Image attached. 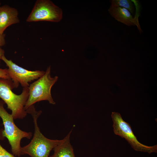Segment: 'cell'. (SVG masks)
<instances>
[{"mask_svg":"<svg viewBox=\"0 0 157 157\" xmlns=\"http://www.w3.org/2000/svg\"><path fill=\"white\" fill-rule=\"evenodd\" d=\"M1 6V2H0V8Z\"/></svg>","mask_w":157,"mask_h":157,"instance_id":"2e32d148","label":"cell"},{"mask_svg":"<svg viewBox=\"0 0 157 157\" xmlns=\"http://www.w3.org/2000/svg\"><path fill=\"white\" fill-rule=\"evenodd\" d=\"M51 66L48 67L42 76L29 85L28 98L25 106L26 110L36 103L41 101H47L50 104H56L51 96V89L58 81V77H51Z\"/></svg>","mask_w":157,"mask_h":157,"instance_id":"3957f363","label":"cell"},{"mask_svg":"<svg viewBox=\"0 0 157 157\" xmlns=\"http://www.w3.org/2000/svg\"><path fill=\"white\" fill-rule=\"evenodd\" d=\"M13 88L11 79H0V98L7 105L11 111L14 119H23L27 113L25 106L29 96L28 87L23 88L21 93L17 95L12 90Z\"/></svg>","mask_w":157,"mask_h":157,"instance_id":"7a4b0ae2","label":"cell"},{"mask_svg":"<svg viewBox=\"0 0 157 157\" xmlns=\"http://www.w3.org/2000/svg\"><path fill=\"white\" fill-rule=\"evenodd\" d=\"M10 79L9 76L7 69H2L0 68V79Z\"/></svg>","mask_w":157,"mask_h":157,"instance_id":"4fadbf2b","label":"cell"},{"mask_svg":"<svg viewBox=\"0 0 157 157\" xmlns=\"http://www.w3.org/2000/svg\"><path fill=\"white\" fill-rule=\"evenodd\" d=\"M72 131L53 150L54 154L49 157H75L73 147L70 143V138Z\"/></svg>","mask_w":157,"mask_h":157,"instance_id":"30bf717a","label":"cell"},{"mask_svg":"<svg viewBox=\"0 0 157 157\" xmlns=\"http://www.w3.org/2000/svg\"><path fill=\"white\" fill-rule=\"evenodd\" d=\"M108 11L111 16L117 21L128 26H137L139 29H141L138 20L133 17L126 9L110 6Z\"/></svg>","mask_w":157,"mask_h":157,"instance_id":"9c48e42d","label":"cell"},{"mask_svg":"<svg viewBox=\"0 0 157 157\" xmlns=\"http://www.w3.org/2000/svg\"><path fill=\"white\" fill-rule=\"evenodd\" d=\"M26 111L33 117L34 132L30 142L22 147L21 154H28L31 157H49L51 151L60 143L61 140L48 139L41 133L37 123V119L42 113L41 111H36L33 105L27 109Z\"/></svg>","mask_w":157,"mask_h":157,"instance_id":"6da1fadb","label":"cell"},{"mask_svg":"<svg viewBox=\"0 0 157 157\" xmlns=\"http://www.w3.org/2000/svg\"><path fill=\"white\" fill-rule=\"evenodd\" d=\"M0 157H15L14 155L7 151L0 144Z\"/></svg>","mask_w":157,"mask_h":157,"instance_id":"7c38bea8","label":"cell"},{"mask_svg":"<svg viewBox=\"0 0 157 157\" xmlns=\"http://www.w3.org/2000/svg\"><path fill=\"white\" fill-rule=\"evenodd\" d=\"M19 13L15 8L5 5L0 8V34L9 26L19 22Z\"/></svg>","mask_w":157,"mask_h":157,"instance_id":"ba28073f","label":"cell"},{"mask_svg":"<svg viewBox=\"0 0 157 157\" xmlns=\"http://www.w3.org/2000/svg\"><path fill=\"white\" fill-rule=\"evenodd\" d=\"M3 102L0 101V117L1 118L4 129L2 131L3 137L8 139L13 155L19 157L21 154L20 142L24 138L30 139L31 132H26L19 129L15 124L11 114H9L4 107Z\"/></svg>","mask_w":157,"mask_h":157,"instance_id":"277c9868","label":"cell"},{"mask_svg":"<svg viewBox=\"0 0 157 157\" xmlns=\"http://www.w3.org/2000/svg\"><path fill=\"white\" fill-rule=\"evenodd\" d=\"M1 60L8 67V73L12 81L13 88H18L19 84L23 88L28 87L29 83L38 79L45 73L43 71L26 69L17 65L11 60H8L5 55Z\"/></svg>","mask_w":157,"mask_h":157,"instance_id":"52a82bcc","label":"cell"},{"mask_svg":"<svg viewBox=\"0 0 157 157\" xmlns=\"http://www.w3.org/2000/svg\"><path fill=\"white\" fill-rule=\"evenodd\" d=\"M63 17L62 9L49 0H37L26 19L28 22L47 21L58 22Z\"/></svg>","mask_w":157,"mask_h":157,"instance_id":"8992f818","label":"cell"},{"mask_svg":"<svg viewBox=\"0 0 157 157\" xmlns=\"http://www.w3.org/2000/svg\"><path fill=\"white\" fill-rule=\"evenodd\" d=\"M5 37V34H0V47L4 46L6 43Z\"/></svg>","mask_w":157,"mask_h":157,"instance_id":"5bb4252c","label":"cell"},{"mask_svg":"<svg viewBox=\"0 0 157 157\" xmlns=\"http://www.w3.org/2000/svg\"><path fill=\"white\" fill-rule=\"evenodd\" d=\"M4 50L1 47H0V65L1 64V60L2 57L4 56Z\"/></svg>","mask_w":157,"mask_h":157,"instance_id":"9a60e30c","label":"cell"},{"mask_svg":"<svg viewBox=\"0 0 157 157\" xmlns=\"http://www.w3.org/2000/svg\"><path fill=\"white\" fill-rule=\"evenodd\" d=\"M111 7H119L126 9L130 13L134 15L135 8L134 3L130 0H112L111 1Z\"/></svg>","mask_w":157,"mask_h":157,"instance_id":"8fae6325","label":"cell"},{"mask_svg":"<svg viewBox=\"0 0 157 157\" xmlns=\"http://www.w3.org/2000/svg\"><path fill=\"white\" fill-rule=\"evenodd\" d=\"M111 117L114 133L125 139L135 150L149 154L157 153V145L148 146L141 143L134 134L131 125L123 119L119 113L112 112Z\"/></svg>","mask_w":157,"mask_h":157,"instance_id":"5b68a950","label":"cell"}]
</instances>
